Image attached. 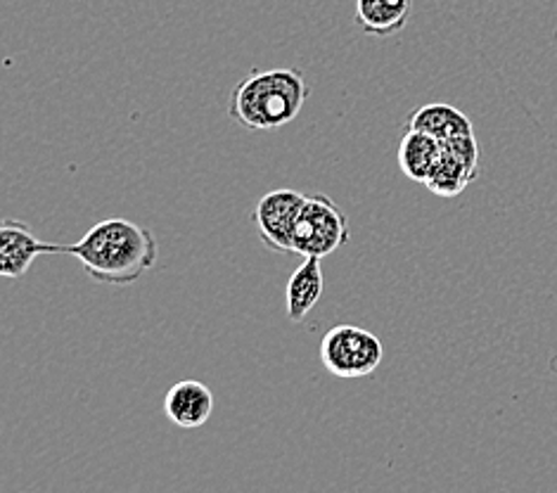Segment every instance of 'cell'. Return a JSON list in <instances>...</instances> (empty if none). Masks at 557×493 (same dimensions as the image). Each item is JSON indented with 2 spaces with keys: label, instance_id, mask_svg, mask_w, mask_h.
<instances>
[{
  "label": "cell",
  "instance_id": "52a82bcc",
  "mask_svg": "<svg viewBox=\"0 0 557 493\" xmlns=\"http://www.w3.org/2000/svg\"><path fill=\"white\" fill-rule=\"evenodd\" d=\"M166 418L183 430H197L214 412V394L200 380H181L164 396Z\"/></svg>",
  "mask_w": 557,
  "mask_h": 493
},
{
  "label": "cell",
  "instance_id": "6da1fadb",
  "mask_svg": "<svg viewBox=\"0 0 557 493\" xmlns=\"http://www.w3.org/2000/svg\"><path fill=\"white\" fill-rule=\"evenodd\" d=\"M84 271L102 285L128 287L148 275L159 259L157 237L150 229L128 219H104L74 245H62Z\"/></svg>",
  "mask_w": 557,
  "mask_h": 493
},
{
  "label": "cell",
  "instance_id": "3957f363",
  "mask_svg": "<svg viewBox=\"0 0 557 493\" xmlns=\"http://www.w3.org/2000/svg\"><path fill=\"white\" fill-rule=\"evenodd\" d=\"M349 219L327 195H307L292 235V251L301 259H325L349 243Z\"/></svg>",
  "mask_w": 557,
  "mask_h": 493
},
{
  "label": "cell",
  "instance_id": "8992f818",
  "mask_svg": "<svg viewBox=\"0 0 557 493\" xmlns=\"http://www.w3.org/2000/svg\"><path fill=\"white\" fill-rule=\"evenodd\" d=\"M41 255H62V245L44 243L22 221H3V229H0V275L22 278L29 273L34 261Z\"/></svg>",
  "mask_w": 557,
  "mask_h": 493
},
{
  "label": "cell",
  "instance_id": "277c9868",
  "mask_svg": "<svg viewBox=\"0 0 557 493\" xmlns=\"http://www.w3.org/2000/svg\"><path fill=\"white\" fill-rule=\"evenodd\" d=\"M318 356L330 375L339 380H361L380 368L384 346L370 330L344 323L325 332Z\"/></svg>",
  "mask_w": 557,
  "mask_h": 493
},
{
  "label": "cell",
  "instance_id": "ba28073f",
  "mask_svg": "<svg viewBox=\"0 0 557 493\" xmlns=\"http://www.w3.org/2000/svg\"><path fill=\"white\" fill-rule=\"evenodd\" d=\"M323 297V259H301L285 285V313L289 323H301Z\"/></svg>",
  "mask_w": 557,
  "mask_h": 493
},
{
  "label": "cell",
  "instance_id": "9c48e42d",
  "mask_svg": "<svg viewBox=\"0 0 557 493\" xmlns=\"http://www.w3.org/2000/svg\"><path fill=\"white\" fill-rule=\"evenodd\" d=\"M408 128L428 133V136L436 138L440 143L472 136L474 133V126L468 119V114H462L460 110L454 108V104H446V102H430L410 112Z\"/></svg>",
  "mask_w": 557,
  "mask_h": 493
},
{
  "label": "cell",
  "instance_id": "4fadbf2b",
  "mask_svg": "<svg viewBox=\"0 0 557 493\" xmlns=\"http://www.w3.org/2000/svg\"><path fill=\"white\" fill-rule=\"evenodd\" d=\"M555 52H557V34H555Z\"/></svg>",
  "mask_w": 557,
  "mask_h": 493
},
{
  "label": "cell",
  "instance_id": "5b68a950",
  "mask_svg": "<svg viewBox=\"0 0 557 493\" xmlns=\"http://www.w3.org/2000/svg\"><path fill=\"white\" fill-rule=\"evenodd\" d=\"M304 202H307V195L292 188H277L263 195L255 207V223L261 243L273 251L295 255L292 235H295V223Z\"/></svg>",
  "mask_w": 557,
  "mask_h": 493
},
{
  "label": "cell",
  "instance_id": "7a4b0ae2",
  "mask_svg": "<svg viewBox=\"0 0 557 493\" xmlns=\"http://www.w3.org/2000/svg\"><path fill=\"white\" fill-rule=\"evenodd\" d=\"M309 96L307 76L297 66L251 72L235 86L228 116L249 131H275L295 122Z\"/></svg>",
  "mask_w": 557,
  "mask_h": 493
},
{
  "label": "cell",
  "instance_id": "30bf717a",
  "mask_svg": "<svg viewBox=\"0 0 557 493\" xmlns=\"http://www.w3.org/2000/svg\"><path fill=\"white\" fill-rule=\"evenodd\" d=\"M442 155L444 145L416 128H408L399 143V167L404 176L422 185L430 181L434 169L440 167Z\"/></svg>",
  "mask_w": 557,
  "mask_h": 493
},
{
  "label": "cell",
  "instance_id": "7c38bea8",
  "mask_svg": "<svg viewBox=\"0 0 557 493\" xmlns=\"http://www.w3.org/2000/svg\"><path fill=\"white\" fill-rule=\"evenodd\" d=\"M474 178H476L474 167H470L468 162H462L460 157L444 150L440 167L434 169L430 181L424 183V188L440 197H456L466 190Z\"/></svg>",
  "mask_w": 557,
  "mask_h": 493
},
{
  "label": "cell",
  "instance_id": "8fae6325",
  "mask_svg": "<svg viewBox=\"0 0 557 493\" xmlns=\"http://www.w3.org/2000/svg\"><path fill=\"white\" fill-rule=\"evenodd\" d=\"M410 17V0H356V26L366 36L399 34Z\"/></svg>",
  "mask_w": 557,
  "mask_h": 493
}]
</instances>
